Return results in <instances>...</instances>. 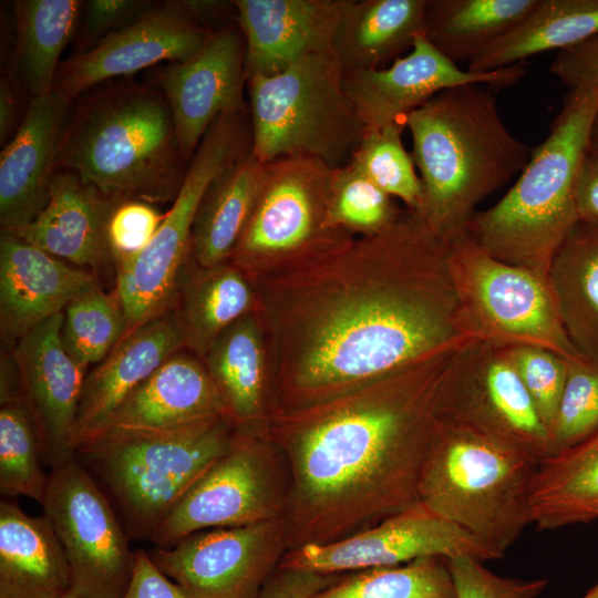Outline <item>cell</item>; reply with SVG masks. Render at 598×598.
Instances as JSON below:
<instances>
[{
    "mask_svg": "<svg viewBox=\"0 0 598 598\" xmlns=\"http://www.w3.org/2000/svg\"><path fill=\"white\" fill-rule=\"evenodd\" d=\"M71 571L49 517L0 502V598H61Z\"/></svg>",
    "mask_w": 598,
    "mask_h": 598,
    "instance_id": "28",
    "label": "cell"
},
{
    "mask_svg": "<svg viewBox=\"0 0 598 598\" xmlns=\"http://www.w3.org/2000/svg\"><path fill=\"white\" fill-rule=\"evenodd\" d=\"M435 416L537 463L549 456L548 432L506 347L474 341L454 352L440 379Z\"/></svg>",
    "mask_w": 598,
    "mask_h": 598,
    "instance_id": "13",
    "label": "cell"
},
{
    "mask_svg": "<svg viewBox=\"0 0 598 598\" xmlns=\"http://www.w3.org/2000/svg\"><path fill=\"white\" fill-rule=\"evenodd\" d=\"M63 311L35 326L13 346L23 399L34 422L42 458L51 470L75 456L74 431L86 375L62 340Z\"/></svg>",
    "mask_w": 598,
    "mask_h": 598,
    "instance_id": "20",
    "label": "cell"
},
{
    "mask_svg": "<svg viewBox=\"0 0 598 598\" xmlns=\"http://www.w3.org/2000/svg\"><path fill=\"white\" fill-rule=\"evenodd\" d=\"M122 598H189L152 561L145 550L135 551V568L131 585Z\"/></svg>",
    "mask_w": 598,
    "mask_h": 598,
    "instance_id": "49",
    "label": "cell"
},
{
    "mask_svg": "<svg viewBox=\"0 0 598 598\" xmlns=\"http://www.w3.org/2000/svg\"><path fill=\"white\" fill-rule=\"evenodd\" d=\"M598 431V360L567 359V377L548 433L549 456L561 454Z\"/></svg>",
    "mask_w": 598,
    "mask_h": 598,
    "instance_id": "42",
    "label": "cell"
},
{
    "mask_svg": "<svg viewBox=\"0 0 598 598\" xmlns=\"http://www.w3.org/2000/svg\"><path fill=\"white\" fill-rule=\"evenodd\" d=\"M549 71L569 90L598 92V34L558 51Z\"/></svg>",
    "mask_w": 598,
    "mask_h": 598,
    "instance_id": "47",
    "label": "cell"
},
{
    "mask_svg": "<svg viewBox=\"0 0 598 598\" xmlns=\"http://www.w3.org/2000/svg\"><path fill=\"white\" fill-rule=\"evenodd\" d=\"M92 272L70 265L1 229L0 329L6 346L64 311L95 286Z\"/></svg>",
    "mask_w": 598,
    "mask_h": 598,
    "instance_id": "24",
    "label": "cell"
},
{
    "mask_svg": "<svg viewBox=\"0 0 598 598\" xmlns=\"http://www.w3.org/2000/svg\"><path fill=\"white\" fill-rule=\"evenodd\" d=\"M597 107L598 92L569 90L516 183L471 216L465 233L485 251L548 279L557 249L578 221L575 183Z\"/></svg>",
    "mask_w": 598,
    "mask_h": 598,
    "instance_id": "5",
    "label": "cell"
},
{
    "mask_svg": "<svg viewBox=\"0 0 598 598\" xmlns=\"http://www.w3.org/2000/svg\"><path fill=\"white\" fill-rule=\"evenodd\" d=\"M127 331L117 295L103 291L99 283L74 298L63 311L62 343L85 371L102 362Z\"/></svg>",
    "mask_w": 598,
    "mask_h": 598,
    "instance_id": "38",
    "label": "cell"
},
{
    "mask_svg": "<svg viewBox=\"0 0 598 598\" xmlns=\"http://www.w3.org/2000/svg\"><path fill=\"white\" fill-rule=\"evenodd\" d=\"M537 0H427L425 39L455 64L478 52L517 25Z\"/></svg>",
    "mask_w": 598,
    "mask_h": 598,
    "instance_id": "36",
    "label": "cell"
},
{
    "mask_svg": "<svg viewBox=\"0 0 598 598\" xmlns=\"http://www.w3.org/2000/svg\"><path fill=\"white\" fill-rule=\"evenodd\" d=\"M251 150L249 115L239 112L218 116L190 158L183 184L152 241L135 258L115 265L114 291L128 331L175 308L192 258V229L202 198L220 173Z\"/></svg>",
    "mask_w": 598,
    "mask_h": 598,
    "instance_id": "9",
    "label": "cell"
},
{
    "mask_svg": "<svg viewBox=\"0 0 598 598\" xmlns=\"http://www.w3.org/2000/svg\"><path fill=\"white\" fill-rule=\"evenodd\" d=\"M61 598H84L82 596H79L76 594H73L71 591H69L68 594H65L64 596H62Z\"/></svg>",
    "mask_w": 598,
    "mask_h": 598,
    "instance_id": "54",
    "label": "cell"
},
{
    "mask_svg": "<svg viewBox=\"0 0 598 598\" xmlns=\"http://www.w3.org/2000/svg\"><path fill=\"white\" fill-rule=\"evenodd\" d=\"M291 489L287 458L268 429L237 431L231 447L190 486L150 542L167 547L200 530L286 518Z\"/></svg>",
    "mask_w": 598,
    "mask_h": 598,
    "instance_id": "12",
    "label": "cell"
},
{
    "mask_svg": "<svg viewBox=\"0 0 598 598\" xmlns=\"http://www.w3.org/2000/svg\"><path fill=\"white\" fill-rule=\"evenodd\" d=\"M537 466L529 457L437 420L419 501L499 559L534 524L530 489Z\"/></svg>",
    "mask_w": 598,
    "mask_h": 598,
    "instance_id": "7",
    "label": "cell"
},
{
    "mask_svg": "<svg viewBox=\"0 0 598 598\" xmlns=\"http://www.w3.org/2000/svg\"><path fill=\"white\" fill-rule=\"evenodd\" d=\"M154 2L147 0H89L83 2L79 23L78 53L94 47L101 39L126 25Z\"/></svg>",
    "mask_w": 598,
    "mask_h": 598,
    "instance_id": "46",
    "label": "cell"
},
{
    "mask_svg": "<svg viewBox=\"0 0 598 598\" xmlns=\"http://www.w3.org/2000/svg\"><path fill=\"white\" fill-rule=\"evenodd\" d=\"M530 503L539 530L598 519V431L575 447L538 463Z\"/></svg>",
    "mask_w": 598,
    "mask_h": 598,
    "instance_id": "34",
    "label": "cell"
},
{
    "mask_svg": "<svg viewBox=\"0 0 598 598\" xmlns=\"http://www.w3.org/2000/svg\"><path fill=\"white\" fill-rule=\"evenodd\" d=\"M20 89V84L12 74L8 72L1 74L0 144L2 147L14 136L25 114L21 112Z\"/></svg>",
    "mask_w": 598,
    "mask_h": 598,
    "instance_id": "51",
    "label": "cell"
},
{
    "mask_svg": "<svg viewBox=\"0 0 598 598\" xmlns=\"http://www.w3.org/2000/svg\"><path fill=\"white\" fill-rule=\"evenodd\" d=\"M175 308L184 330L185 349L203 359L228 327L259 311V298L251 279L234 264L202 267L190 258Z\"/></svg>",
    "mask_w": 598,
    "mask_h": 598,
    "instance_id": "30",
    "label": "cell"
},
{
    "mask_svg": "<svg viewBox=\"0 0 598 598\" xmlns=\"http://www.w3.org/2000/svg\"><path fill=\"white\" fill-rule=\"evenodd\" d=\"M452 354L271 414L268 432L291 473L289 549L343 539L420 503L437 386Z\"/></svg>",
    "mask_w": 598,
    "mask_h": 598,
    "instance_id": "2",
    "label": "cell"
},
{
    "mask_svg": "<svg viewBox=\"0 0 598 598\" xmlns=\"http://www.w3.org/2000/svg\"><path fill=\"white\" fill-rule=\"evenodd\" d=\"M578 220L598 224V155L586 151L575 183Z\"/></svg>",
    "mask_w": 598,
    "mask_h": 598,
    "instance_id": "50",
    "label": "cell"
},
{
    "mask_svg": "<svg viewBox=\"0 0 598 598\" xmlns=\"http://www.w3.org/2000/svg\"><path fill=\"white\" fill-rule=\"evenodd\" d=\"M183 349L185 336L176 308L130 330L85 375L75 421V450L102 432L123 402Z\"/></svg>",
    "mask_w": 598,
    "mask_h": 598,
    "instance_id": "23",
    "label": "cell"
},
{
    "mask_svg": "<svg viewBox=\"0 0 598 598\" xmlns=\"http://www.w3.org/2000/svg\"><path fill=\"white\" fill-rule=\"evenodd\" d=\"M598 34V0H537L512 30L478 52L466 70L485 73Z\"/></svg>",
    "mask_w": 598,
    "mask_h": 598,
    "instance_id": "33",
    "label": "cell"
},
{
    "mask_svg": "<svg viewBox=\"0 0 598 598\" xmlns=\"http://www.w3.org/2000/svg\"><path fill=\"white\" fill-rule=\"evenodd\" d=\"M288 550L280 518L200 530L148 556L189 598H258Z\"/></svg>",
    "mask_w": 598,
    "mask_h": 598,
    "instance_id": "15",
    "label": "cell"
},
{
    "mask_svg": "<svg viewBox=\"0 0 598 598\" xmlns=\"http://www.w3.org/2000/svg\"><path fill=\"white\" fill-rule=\"evenodd\" d=\"M351 0H235L246 44V75H275L298 60L331 51Z\"/></svg>",
    "mask_w": 598,
    "mask_h": 598,
    "instance_id": "22",
    "label": "cell"
},
{
    "mask_svg": "<svg viewBox=\"0 0 598 598\" xmlns=\"http://www.w3.org/2000/svg\"><path fill=\"white\" fill-rule=\"evenodd\" d=\"M581 598H598V584L591 587Z\"/></svg>",
    "mask_w": 598,
    "mask_h": 598,
    "instance_id": "53",
    "label": "cell"
},
{
    "mask_svg": "<svg viewBox=\"0 0 598 598\" xmlns=\"http://www.w3.org/2000/svg\"><path fill=\"white\" fill-rule=\"evenodd\" d=\"M482 85L443 90L404 123L423 186L420 213L446 239L463 233L476 206L520 174L532 154L509 132L494 95Z\"/></svg>",
    "mask_w": 598,
    "mask_h": 598,
    "instance_id": "3",
    "label": "cell"
},
{
    "mask_svg": "<svg viewBox=\"0 0 598 598\" xmlns=\"http://www.w3.org/2000/svg\"><path fill=\"white\" fill-rule=\"evenodd\" d=\"M404 209L352 164L333 168L329 190L332 227L373 235L390 227Z\"/></svg>",
    "mask_w": 598,
    "mask_h": 598,
    "instance_id": "41",
    "label": "cell"
},
{
    "mask_svg": "<svg viewBox=\"0 0 598 598\" xmlns=\"http://www.w3.org/2000/svg\"><path fill=\"white\" fill-rule=\"evenodd\" d=\"M524 73V62L485 73L461 69L421 33L411 51L390 65L343 72V89L367 133L404 124L410 113L443 90L471 83L499 90L515 84Z\"/></svg>",
    "mask_w": 598,
    "mask_h": 598,
    "instance_id": "19",
    "label": "cell"
},
{
    "mask_svg": "<svg viewBox=\"0 0 598 598\" xmlns=\"http://www.w3.org/2000/svg\"><path fill=\"white\" fill-rule=\"evenodd\" d=\"M165 217L154 204L123 200L107 225V241L114 265L138 256L152 241Z\"/></svg>",
    "mask_w": 598,
    "mask_h": 598,
    "instance_id": "45",
    "label": "cell"
},
{
    "mask_svg": "<svg viewBox=\"0 0 598 598\" xmlns=\"http://www.w3.org/2000/svg\"><path fill=\"white\" fill-rule=\"evenodd\" d=\"M339 577L340 575L278 568L266 582L258 598H312Z\"/></svg>",
    "mask_w": 598,
    "mask_h": 598,
    "instance_id": "48",
    "label": "cell"
},
{
    "mask_svg": "<svg viewBox=\"0 0 598 598\" xmlns=\"http://www.w3.org/2000/svg\"><path fill=\"white\" fill-rule=\"evenodd\" d=\"M457 556L482 563L496 559L472 535L419 503L343 539L289 549L278 568L342 575L421 558Z\"/></svg>",
    "mask_w": 598,
    "mask_h": 598,
    "instance_id": "16",
    "label": "cell"
},
{
    "mask_svg": "<svg viewBox=\"0 0 598 598\" xmlns=\"http://www.w3.org/2000/svg\"><path fill=\"white\" fill-rule=\"evenodd\" d=\"M82 7L79 0L13 2V76L29 99L53 91L60 56L78 31Z\"/></svg>",
    "mask_w": 598,
    "mask_h": 598,
    "instance_id": "35",
    "label": "cell"
},
{
    "mask_svg": "<svg viewBox=\"0 0 598 598\" xmlns=\"http://www.w3.org/2000/svg\"><path fill=\"white\" fill-rule=\"evenodd\" d=\"M188 163L158 87L120 82L82 97L62 135L56 171L76 173L117 200L167 203Z\"/></svg>",
    "mask_w": 598,
    "mask_h": 598,
    "instance_id": "4",
    "label": "cell"
},
{
    "mask_svg": "<svg viewBox=\"0 0 598 598\" xmlns=\"http://www.w3.org/2000/svg\"><path fill=\"white\" fill-rule=\"evenodd\" d=\"M202 360L236 430H267L272 413V372L259 311L228 327Z\"/></svg>",
    "mask_w": 598,
    "mask_h": 598,
    "instance_id": "27",
    "label": "cell"
},
{
    "mask_svg": "<svg viewBox=\"0 0 598 598\" xmlns=\"http://www.w3.org/2000/svg\"><path fill=\"white\" fill-rule=\"evenodd\" d=\"M39 435L24 401L0 403V493L42 504L49 476Z\"/></svg>",
    "mask_w": 598,
    "mask_h": 598,
    "instance_id": "39",
    "label": "cell"
},
{
    "mask_svg": "<svg viewBox=\"0 0 598 598\" xmlns=\"http://www.w3.org/2000/svg\"><path fill=\"white\" fill-rule=\"evenodd\" d=\"M452 575L456 598H537L547 587V579L523 580L502 577L470 556L445 559Z\"/></svg>",
    "mask_w": 598,
    "mask_h": 598,
    "instance_id": "44",
    "label": "cell"
},
{
    "mask_svg": "<svg viewBox=\"0 0 598 598\" xmlns=\"http://www.w3.org/2000/svg\"><path fill=\"white\" fill-rule=\"evenodd\" d=\"M563 327L579 353L598 360V224L578 220L548 271Z\"/></svg>",
    "mask_w": 598,
    "mask_h": 598,
    "instance_id": "32",
    "label": "cell"
},
{
    "mask_svg": "<svg viewBox=\"0 0 598 598\" xmlns=\"http://www.w3.org/2000/svg\"><path fill=\"white\" fill-rule=\"evenodd\" d=\"M427 0H351L331 42L343 72L375 70L410 52Z\"/></svg>",
    "mask_w": 598,
    "mask_h": 598,
    "instance_id": "29",
    "label": "cell"
},
{
    "mask_svg": "<svg viewBox=\"0 0 598 598\" xmlns=\"http://www.w3.org/2000/svg\"><path fill=\"white\" fill-rule=\"evenodd\" d=\"M404 127V124L396 123L364 133L348 163L383 192L402 202L404 208L421 212L423 186L412 155L402 143Z\"/></svg>",
    "mask_w": 598,
    "mask_h": 598,
    "instance_id": "40",
    "label": "cell"
},
{
    "mask_svg": "<svg viewBox=\"0 0 598 598\" xmlns=\"http://www.w3.org/2000/svg\"><path fill=\"white\" fill-rule=\"evenodd\" d=\"M156 79L187 162L218 116L249 112L245 100L246 44L236 21L210 30L192 56L169 62L158 70Z\"/></svg>",
    "mask_w": 598,
    "mask_h": 598,
    "instance_id": "18",
    "label": "cell"
},
{
    "mask_svg": "<svg viewBox=\"0 0 598 598\" xmlns=\"http://www.w3.org/2000/svg\"><path fill=\"white\" fill-rule=\"evenodd\" d=\"M312 598H456L452 575L441 557L342 574Z\"/></svg>",
    "mask_w": 598,
    "mask_h": 598,
    "instance_id": "37",
    "label": "cell"
},
{
    "mask_svg": "<svg viewBox=\"0 0 598 598\" xmlns=\"http://www.w3.org/2000/svg\"><path fill=\"white\" fill-rule=\"evenodd\" d=\"M226 416L168 431H104L75 458L104 486L130 540H148L190 486L234 444Z\"/></svg>",
    "mask_w": 598,
    "mask_h": 598,
    "instance_id": "6",
    "label": "cell"
},
{
    "mask_svg": "<svg viewBox=\"0 0 598 598\" xmlns=\"http://www.w3.org/2000/svg\"><path fill=\"white\" fill-rule=\"evenodd\" d=\"M525 389L549 433L567 377V359L534 346L506 347Z\"/></svg>",
    "mask_w": 598,
    "mask_h": 598,
    "instance_id": "43",
    "label": "cell"
},
{
    "mask_svg": "<svg viewBox=\"0 0 598 598\" xmlns=\"http://www.w3.org/2000/svg\"><path fill=\"white\" fill-rule=\"evenodd\" d=\"M71 571L70 591L84 598H122L135 551L109 497L74 457L51 470L43 502Z\"/></svg>",
    "mask_w": 598,
    "mask_h": 598,
    "instance_id": "14",
    "label": "cell"
},
{
    "mask_svg": "<svg viewBox=\"0 0 598 598\" xmlns=\"http://www.w3.org/2000/svg\"><path fill=\"white\" fill-rule=\"evenodd\" d=\"M71 105L54 92L29 99L21 125L0 154L1 229L29 225L48 205Z\"/></svg>",
    "mask_w": 598,
    "mask_h": 598,
    "instance_id": "21",
    "label": "cell"
},
{
    "mask_svg": "<svg viewBox=\"0 0 598 598\" xmlns=\"http://www.w3.org/2000/svg\"><path fill=\"white\" fill-rule=\"evenodd\" d=\"M209 31L183 0L152 4L90 50L61 62L52 92L72 104L86 90L106 80L131 75L163 61H185L202 47Z\"/></svg>",
    "mask_w": 598,
    "mask_h": 598,
    "instance_id": "17",
    "label": "cell"
},
{
    "mask_svg": "<svg viewBox=\"0 0 598 598\" xmlns=\"http://www.w3.org/2000/svg\"><path fill=\"white\" fill-rule=\"evenodd\" d=\"M216 416H226L220 395L203 360L183 349L123 402L102 432L168 431Z\"/></svg>",
    "mask_w": 598,
    "mask_h": 598,
    "instance_id": "26",
    "label": "cell"
},
{
    "mask_svg": "<svg viewBox=\"0 0 598 598\" xmlns=\"http://www.w3.org/2000/svg\"><path fill=\"white\" fill-rule=\"evenodd\" d=\"M448 255L450 239L405 208L378 234L254 280L272 413L338 398L478 341L462 317Z\"/></svg>",
    "mask_w": 598,
    "mask_h": 598,
    "instance_id": "1",
    "label": "cell"
},
{
    "mask_svg": "<svg viewBox=\"0 0 598 598\" xmlns=\"http://www.w3.org/2000/svg\"><path fill=\"white\" fill-rule=\"evenodd\" d=\"M587 150L598 155V107L589 128Z\"/></svg>",
    "mask_w": 598,
    "mask_h": 598,
    "instance_id": "52",
    "label": "cell"
},
{
    "mask_svg": "<svg viewBox=\"0 0 598 598\" xmlns=\"http://www.w3.org/2000/svg\"><path fill=\"white\" fill-rule=\"evenodd\" d=\"M120 203L76 173L58 169L45 208L29 225L7 231L70 265L96 270L113 261L107 225Z\"/></svg>",
    "mask_w": 598,
    "mask_h": 598,
    "instance_id": "25",
    "label": "cell"
},
{
    "mask_svg": "<svg viewBox=\"0 0 598 598\" xmlns=\"http://www.w3.org/2000/svg\"><path fill=\"white\" fill-rule=\"evenodd\" d=\"M251 153L264 163L282 157L348 164L364 134L331 51L305 56L283 71L247 78Z\"/></svg>",
    "mask_w": 598,
    "mask_h": 598,
    "instance_id": "8",
    "label": "cell"
},
{
    "mask_svg": "<svg viewBox=\"0 0 598 598\" xmlns=\"http://www.w3.org/2000/svg\"><path fill=\"white\" fill-rule=\"evenodd\" d=\"M448 264L462 317L476 340L581 355L563 327L548 280L493 257L465 230L450 239Z\"/></svg>",
    "mask_w": 598,
    "mask_h": 598,
    "instance_id": "10",
    "label": "cell"
},
{
    "mask_svg": "<svg viewBox=\"0 0 598 598\" xmlns=\"http://www.w3.org/2000/svg\"><path fill=\"white\" fill-rule=\"evenodd\" d=\"M267 163L251 152L208 186L192 229V258L202 267L227 262L260 195Z\"/></svg>",
    "mask_w": 598,
    "mask_h": 598,
    "instance_id": "31",
    "label": "cell"
},
{
    "mask_svg": "<svg viewBox=\"0 0 598 598\" xmlns=\"http://www.w3.org/2000/svg\"><path fill=\"white\" fill-rule=\"evenodd\" d=\"M332 171L326 163L308 157L267 163L255 209L228 261L254 281L355 236L330 224Z\"/></svg>",
    "mask_w": 598,
    "mask_h": 598,
    "instance_id": "11",
    "label": "cell"
}]
</instances>
